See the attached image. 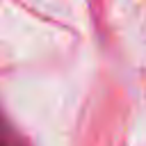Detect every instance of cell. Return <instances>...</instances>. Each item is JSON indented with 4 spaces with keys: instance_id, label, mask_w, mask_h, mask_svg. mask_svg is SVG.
Here are the masks:
<instances>
[{
    "instance_id": "cell-1",
    "label": "cell",
    "mask_w": 146,
    "mask_h": 146,
    "mask_svg": "<svg viewBox=\"0 0 146 146\" xmlns=\"http://www.w3.org/2000/svg\"><path fill=\"white\" fill-rule=\"evenodd\" d=\"M0 146H27V141L21 137V132L7 121V116L0 112Z\"/></svg>"
}]
</instances>
